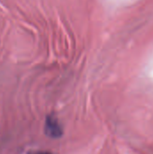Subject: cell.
<instances>
[{
  "label": "cell",
  "mask_w": 153,
  "mask_h": 154,
  "mask_svg": "<svg viewBox=\"0 0 153 154\" xmlns=\"http://www.w3.org/2000/svg\"><path fill=\"white\" fill-rule=\"evenodd\" d=\"M38 154H50V153H38Z\"/></svg>",
  "instance_id": "3"
},
{
  "label": "cell",
  "mask_w": 153,
  "mask_h": 154,
  "mask_svg": "<svg viewBox=\"0 0 153 154\" xmlns=\"http://www.w3.org/2000/svg\"><path fill=\"white\" fill-rule=\"evenodd\" d=\"M45 132L52 138H58L61 134V129L58 120L53 116H48L45 122Z\"/></svg>",
  "instance_id": "1"
},
{
  "label": "cell",
  "mask_w": 153,
  "mask_h": 154,
  "mask_svg": "<svg viewBox=\"0 0 153 154\" xmlns=\"http://www.w3.org/2000/svg\"><path fill=\"white\" fill-rule=\"evenodd\" d=\"M110 3L114 4V5H124V4H127L130 3L133 0H108Z\"/></svg>",
  "instance_id": "2"
}]
</instances>
